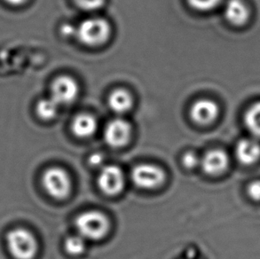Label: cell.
Here are the masks:
<instances>
[{"label": "cell", "instance_id": "ba28073f", "mask_svg": "<svg viewBox=\"0 0 260 259\" xmlns=\"http://www.w3.org/2000/svg\"><path fill=\"white\" fill-rule=\"evenodd\" d=\"M131 125L125 120L115 119L107 125L104 137L111 147H123L130 139Z\"/></svg>", "mask_w": 260, "mask_h": 259}, {"label": "cell", "instance_id": "9c48e42d", "mask_svg": "<svg viewBox=\"0 0 260 259\" xmlns=\"http://www.w3.org/2000/svg\"><path fill=\"white\" fill-rule=\"evenodd\" d=\"M191 117L196 123L206 125L216 120L219 114L218 104L211 100H200L191 109Z\"/></svg>", "mask_w": 260, "mask_h": 259}, {"label": "cell", "instance_id": "9a60e30c", "mask_svg": "<svg viewBox=\"0 0 260 259\" xmlns=\"http://www.w3.org/2000/svg\"><path fill=\"white\" fill-rule=\"evenodd\" d=\"M244 122L250 133L254 136L260 138V102L254 103L247 110Z\"/></svg>", "mask_w": 260, "mask_h": 259}, {"label": "cell", "instance_id": "603a6c76", "mask_svg": "<svg viewBox=\"0 0 260 259\" xmlns=\"http://www.w3.org/2000/svg\"><path fill=\"white\" fill-rule=\"evenodd\" d=\"M61 33L65 37H72V36H77V28L70 24H65L61 28Z\"/></svg>", "mask_w": 260, "mask_h": 259}, {"label": "cell", "instance_id": "ac0fdd59", "mask_svg": "<svg viewBox=\"0 0 260 259\" xmlns=\"http://www.w3.org/2000/svg\"><path fill=\"white\" fill-rule=\"evenodd\" d=\"M222 0H188L190 6L198 11H211L218 7Z\"/></svg>", "mask_w": 260, "mask_h": 259}, {"label": "cell", "instance_id": "3957f363", "mask_svg": "<svg viewBox=\"0 0 260 259\" xmlns=\"http://www.w3.org/2000/svg\"><path fill=\"white\" fill-rule=\"evenodd\" d=\"M76 228L83 238L100 240L107 235L109 223L105 215L101 212L87 211L77 217Z\"/></svg>", "mask_w": 260, "mask_h": 259}, {"label": "cell", "instance_id": "7402d4cb", "mask_svg": "<svg viewBox=\"0 0 260 259\" xmlns=\"http://www.w3.org/2000/svg\"><path fill=\"white\" fill-rule=\"evenodd\" d=\"M103 161H104L103 155L102 154H98V153L91 154L89 158V163L92 166H100L102 165Z\"/></svg>", "mask_w": 260, "mask_h": 259}, {"label": "cell", "instance_id": "8fae6325", "mask_svg": "<svg viewBox=\"0 0 260 259\" xmlns=\"http://www.w3.org/2000/svg\"><path fill=\"white\" fill-rule=\"evenodd\" d=\"M250 9L243 0H229L225 7V19L235 26H243L250 19Z\"/></svg>", "mask_w": 260, "mask_h": 259}, {"label": "cell", "instance_id": "7c38bea8", "mask_svg": "<svg viewBox=\"0 0 260 259\" xmlns=\"http://www.w3.org/2000/svg\"><path fill=\"white\" fill-rule=\"evenodd\" d=\"M236 156L243 165H253L260 157V144L257 140L243 139L236 146Z\"/></svg>", "mask_w": 260, "mask_h": 259}, {"label": "cell", "instance_id": "5bb4252c", "mask_svg": "<svg viewBox=\"0 0 260 259\" xmlns=\"http://www.w3.org/2000/svg\"><path fill=\"white\" fill-rule=\"evenodd\" d=\"M109 105L114 112L124 114L132 108L133 98L126 90L117 89L109 96Z\"/></svg>", "mask_w": 260, "mask_h": 259}, {"label": "cell", "instance_id": "277c9868", "mask_svg": "<svg viewBox=\"0 0 260 259\" xmlns=\"http://www.w3.org/2000/svg\"><path fill=\"white\" fill-rule=\"evenodd\" d=\"M42 183L46 192L53 198L64 199L71 193V178L63 169L53 167L46 170Z\"/></svg>", "mask_w": 260, "mask_h": 259}, {"label": "cell", "instance_id": "2e32d148", "mask_svg": "<svg viewBox=\"0 0 260 259\" xmlns=\"http://www.w3.org/2000/svg\"><path fill=\"white\" fill-rule=\"evenodd\" d=\"M58 107L59 105L51 97L43 99L37 105V114L41 119H52L56 116Z\"/></svg>", "mask_w": 260, "mask_h": 259}, {"label": "cell", "instance_id": "e0dca14e", "mask_svg": "<svg viewBox=\"0 0 260 259\" xmlns=\"http://www.w3.org/2000/svg\"><path fill=\"white\" fill-rule=\"evenodd\" d=\"M65 249L71 255H79L85 249V239L80 235L71 236L66 240Z\"/></svg>", "mask_w": 260, "mask_h": 259}, {"label": "cell", "instance_id": "5b68a950", "mask_svg": "<svg viewBox=\"0 0 260 259\" xmlns=\"http://www.w3.org/2000/svg\"><path fill=\"white\" fill-rule=\"evenodd\" d=\"M166 174L155 165H138L132 172V179L136 186L143 189H153L162 185Z\"/></svg>", "mask_w": 260, "mask_h": 259}, {"label": "cell", "instance_id": "ffe728a7", "mask_svg": "<svg viewBox=\"0 0 260 259\" xmlns=\"http://www.w3.org/2000/svg\"><path fill=\"white\" fill-rule=\"evenodd\" d=\"M183 165L187 169H193L201 164V160L193 152H188L183 156Z\"/></svg>", "mask_w": 260, "mask_h": 259}, {"label": "cell", "instance_id": "8992f818", "mask_svg": "<svg viewBox=\"0 0 260 259\" xmlns=\"http://www.w3.org/2000/svg\"><path fill=\"white\" fill-rule=\"evenodd\" d=\"M78 84L76 81L68 76L58 77L53 81L51 87V98L58 105H68L78 98Z\"/></svg>", "mask_w": 260, "mask_h": 259}, {"label": "cell", "instance_id": "6da1fadb", "mask_svg": "<svg viewBox=\"0 0 260 259\" xmlns=\"http://www.w3.org/2000/svg\"><path fill=\"white\" fill-rule=\"evenodd\" d=\"M7 246L15 259H33L38 253V241L31 232L15 228L7 235Z\"/></svg>", "mask_w": 260, "mask_h": 259}, {"label": "cell", "instance_id": "30bf717a", "mask_svg": "<svg viewBox=\"0 0 260 259\" xmlns=\"http://www.w3.org/2000/svg\"><path fill=\"white\" fill-rule=\"evenodd\" d=\"M229 159L225 151L214 149L207 152L201 160V165L209 175H219L229 167Z\"/></svg>", "mask_w": 260, "mask_h": 259}, {"label": "cell", "instance_id": "7a4b0ae2", "mask_svg": "<svg viewBox=\"0 0 260 259\" xmlns=\"http://www.w3.org/2000/svg\"><path fill=\"white\" fill-rule=\"evenodd\" d=\"M110 25L102 18H89L77 28V37L84 45L100 46L109 40Z\"/></svg>", "mask_w": 260, "mask_h": 259}, {"label": "cell", "instance_id": "52a82bcc", "mask_svg": "<svg viewBox=\"0 0 260 259\" xmlns=\"http://www.w3.org/2000/svg\"><path fill=\"white\" fill-rule=\"evenodd\" d=\"M98 184L103 193L109 196H116L123 190L124 186L123 172L114 165L104 167L99 176Z\"/></svg>", "mask_w": 260, "mask_h": 259}, {"label": "cell", "instance_id": "d6986e66", "mask_svg": "<svg viewBox=\"0 0 260 259\" xmlns=\"http://www.w3.org/2000/svg\"><path fill=\"white\" fill-rule=\"evenodd\" d=\"M74 2L83 10L96 11L104 6L105 0H74Z\"/></svg>", "mask_w": 260, "mask_h": 259}, {"label": "cell", "instance_id": "44dd1931", "mask_svg": "<svg viewBox=\"0 0 260 259\" xmlns=\"http://www.w3.org/2000/svg\"><path fill=\"white\" fill-rule=\"evenodd\" d=\"M248 193L251 199L260 201V180H256L250 184L248 187Z\"/></svg>", "mask_w": 260, "mask_h": 259}, {"label": "cell", "instance_id": "cb8c5ba5", "mask_svg": "<svg viewBox=\"0 0 260 259\" xmlns=\"http://www.w3.org/2000/svg\"><path fill=\"white\" fill-rule=\"evenodd\" d=\"M7 4H9L11 6H14V7H19L23 4L26 3L28 0H5Z\"/></svg>", "mask_w": 260, "mask_h": 259}, {"label": "cell", "instance_id": "4fadbf2b", "mask_svg": "<svg viewBox=\"0 0 260 259\" xmlns=\"http://www.w3.org/2000/svg\"><path fill=\"white\" fill-rule=\"evenodd\" d=\"M97 122L93 116L88 114H81L75 117L72 123V131L78 137L87 138L95 133Z\"/></svg>", "mask_w": 260, "mask_h": 259}]
</instances>
